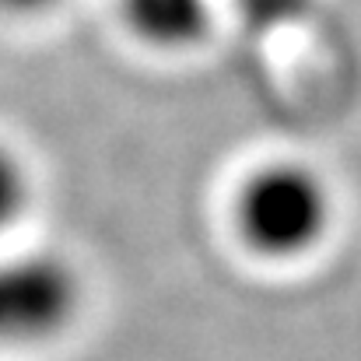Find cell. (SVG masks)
Here are the masks:
<instances>
[{"instance_id":"obj_1","label":"cell","mask_w":361,"mask_h":361,"mask_svg":"<svg viewBox=\"0 0 361 361\" xmlns=\"http://www.w3.org/2000/svg\"><path fill=\"white\" fill-rule=\"evenodd\" d=\"M228 221L242 249L256 259L298 263L326 245L337 225V193L316 165L267 158L232 186Z\"/></svg>"},{"instance_id":"obj_2","label":"cell","mask_w":361,"mask_h":361,"mask_svg":"<svg viewBox=\"0 0 361 361\" xmlns=\"http://www.w3.org/2000/svg\"><path fill=\"white\" fill-rule=\"evenodd\" d=\"M81 270L53 249L0 252V348L56 341L81 316Z\"/></svg>"},{"instance_id":"obj_3","label":"cell","mask_w":361,"mask_h":361,"mask_svg":"<svg viewBox=\"0 0 361 361\" xmlns=\"http://www.w3.org/2000/svg\"><path fill=\"white\" fill-rule=\"evenodd\" d=\"M126 32L151 49H197L218 21V0H120Z\"/></svg>"},{"instance_id":"obj_4","label":"cell","mask_w":361,"mask_h":361,"mask_svg":"<svg viewBox=\"0 0 361 361\" xmlns=\"http://www.w3.org/2000/svg\"><path fill=\"white\" fill-rule=\"evenodd\" d=\"M32 200V172L25 165V158L0 140V235L28 211Z\"/></svg>"},{"instance_id":"obj_5","label":"cell","mask_w":361,"mask_h":361,"mask_svg":"<svg viewBox=\"0 0 361 361\" xmlns=\"http://www.w3.org/2000/svg\"><path fill=\"white\" fill-rule=\"evenodd\" d=\"M242 14H249L252 21H267V25H281L291 21L295 14L305 11L309 0H235Z\"/></svg>"},{"instance_id":"obj_6","label":"cell","mask_w":361,"mask_h":361,"mask_svg":"<svg viewBox=\"0 0 361 361\" xmlns=\"http://www.w3.org/2000/svg\"><path fill=\"white\" fill-rule=\"evenodd\" d=\"M60 4L63 0H0V7L14 11V14H42V11H53Z\"/></svg>"}]
</instances>
